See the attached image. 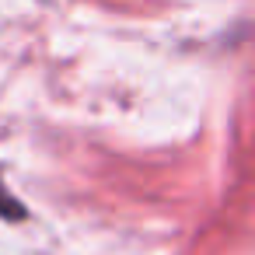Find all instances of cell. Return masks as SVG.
I'll use <instances>...</instances> for the list:
<instances>
[{"instance_id":"6da1fadb","label":"cell","mask_w":255,"mask_h":255,"mask_svg":"<svg viewBox=\"0 0 255 255\" xmlns=\"http://www.w3.org/2000/svg\"><path fill=\"white\" fill-rule=\"evenodd\" d=\"M0 217H25V210L14 203V196L7 192V185L0 182Z\"/></svg>"}]
</instances>
